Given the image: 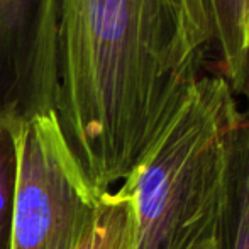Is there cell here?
<instances>
[{
  "mask_svg": "<svg viewBox=\"0 0 249 249\" xmlns=\"http://www.w3.org/2000/svg\"><path fill=\"white\" fill-rule=\"evenodd\" d=\"M205 0H58L54 114L100 192L125 180L200 80Z\"/></svg>",
  "mask_w": 249,
  "mask_h": 249,
  "instance_id": "cell-1",
  "label": "cell"
},
{
  "mask_svg": "<svg viewBox=\"0 0 249 249\" xmlns=\"http://www.w3.org/2000/svg\"><path fill=\"white\" fill-rule=\"evenodd\" d=\"M239 121L226 80L200 76L121 187L134 205V249H219Z\"/></svg>",
  "mask_w": 249,
  "mask_h": 249,
  "instance_id": "cell-2",
  "label": "cell"
},
{
  "mask_svg": "<svg viewBox=\"0 0 249 249\" xmlns=\"http://www.w3.org/2000/svg\"><path fill=\"white\" fill-rule=\"evenodd\" d=\"M12 249H78L104 192L65 141L54 110L17 127Z\"/></svg>",
  "mask_w": 249,
  "mask_h": 249,
  "instance_id": "cell-3",
  "label": "cell"
},
{
  "mask_svg": "<svg viewBox=\"0 0 249 249\" xmlns=\"http://www.w3.org/2000/svg\"><path fill=\"white\" fill-rule=\"evenodd\" d=\"M58 0H0V124L54 110Z\"/></svg>",
  "mask_w": 249,
  "mask_h": 249,
  "instance_id": "cell-4",
  "label": "cell"
},
{
  "mask_svg": "<svg viewBox=\"0 0 249 249\" xmlns=\"http://www.w3.org/2000/svg\"><path fill=\"white\" fill-rule=\"evenodd\" d=\"M210 27V51L219 76L234 95L249 102V0H205Z\"/></svg>",
  "mask_w": 249,
  "mask_h": 249,
  "instance_id": "cell-5",
  "label": "cell"
},
{
  "mask_svg": "<svg viewBox=\"0 0 249 249\" xmlns=\"http://www.w3.org/2000/svg\"><path fill=\"white\" fill-rule=\"evenodd\" d=\"M219 249H249V114H241L234 132L229 197Z\"/></svg>",
  "mask_w": 249,
  "mask_h": 249,
  "instance_id": "cell-6",
  "label": "cell"
},
{
  "mask_svg": "<svg viewBox=\"0 0 249 249\" xmlns=\"http://www.w3.org/2000/svg\"><path fill=\"white\" fill-rule=\"evenodd\" d=\"M78 249H134V205L124 188L102 194L93 224Z\"/></svg>",
  "mask_w": 249,
  "mask_h": 249,
  "instance_id": "cell-7",
  "label": "cell"
},
{
  "mask_svg": "<svg viewBox=\"0 0 249 249\" xmlns=\"http://www.w3.org/2000/svg\"><path fill=\"white\" fill-rule=\"evenodd\" d=\"M17 158V127L0 124V249H12Z\"/></svg>",
  "mask_w": 249,
  "mask_h": 249,
  "instance_id": "cell-8",
  "label": "cell"
},
{
  "mask_svg": "<svg viewBox=\"0 0 249 249\" xmlns=\"http://www.w3.org/2000/svg\"><path fill=\"white\" fill-rule=\"evenodd\" d=\"M248 44H249V27H248Z\"/></svg>",
  "mask_w": 249,
  "mask_h": 249,
  "instance_id": "cell-9",
  "label": "cell"
}]
</instances>
